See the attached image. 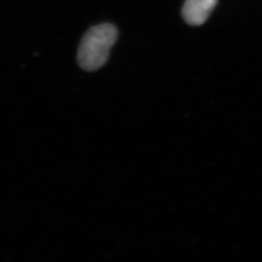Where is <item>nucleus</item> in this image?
Returning <instances> with one entry per match:
<instances>
[{
    "label": "nucleus",
    "instance_id": "1",
    "mask_svg": "<svg viewBox=\"0 0 262 262\" xmlns=\"http://www.w3.org/2000/svg\"><path fill=\"white\" fill-rule=\"evenodd\" d=\"M118 29L111 24L90 28L82 38L77 59L82 69L96 71L107 62L111 48L118 40Z\"/></svg>",
    "mask_w": 262,
    "mask_h": 262
},
{
    "label": "nucleus",
    "instance_id": "2",
    "mask_svg": "<svg viewBox=\"0 0 262 262\" xmlns=\"http://www.w3.org/2000/svg\"><path fill=\"white\" fill-rule=\"evenodd\" d=\"M217 0H186L182 10L183 18L188 25L201 26L210 17Z\"/></svg>",
    "mask_w": 262,
    "mask_h": 262
}]
</instances>
